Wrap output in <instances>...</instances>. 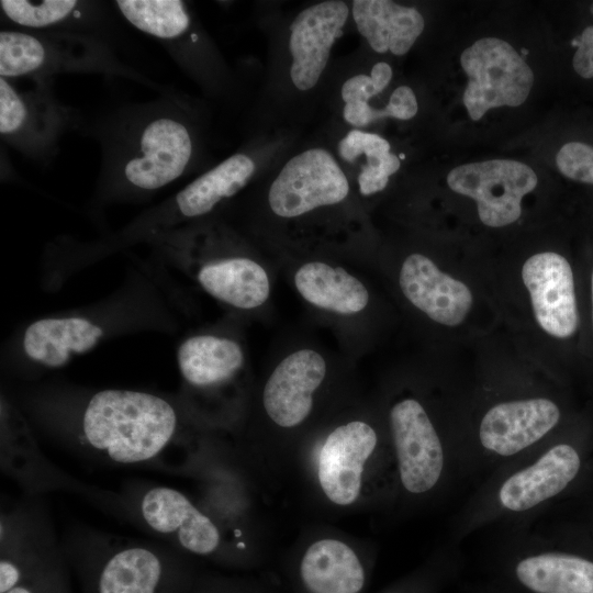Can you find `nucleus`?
Instances as JSON below:
<instances>
[{
    "label": "nucleus",
    "instance_id": "nucleus-1",
    "mask_svg": "<svg viewBox=\"0 0 593 593\" xmlns=\"http://www.w3.org/2000/svg\"><path fill=\"white\" fill-rule=\"evenodd\" d=\"M101 150L97 192L105 200L144 198L192 165L197 138L184 101L172 92L118 108L91 126Z\"/></svg>",
    "mask_w": 593,
    "mask_h": 593
},
{
    "label": "nucleus",
    "instance_id": "nucleus-2",
    "mask_svg": "<svg viewBox=\"0 0 593 593\" xmlns=\"http://www.w3.org/2000/svg\"><path fill=\"white\" fill-rule=\"evenodd\" d=\"M178 417L174 406L153 393L107 389L94 393L81 416L82 440L120 465L157 457L174 438Z\"/></svg>",
    "mask_w": 593,
    "mask_h": 593
},
{
    "label": "nucleus",
    "instance_id": "nucleus-3",
    "mask_svg": "<svg viewBox=\"0 0 593 593\" xmlns=\"http://www.w3.org/2000/svg\"><path fill=\"white\" fill-rule=\"evenodd\" d=\"M63 74L122 77L160 87L123 63L105 40L89 35L4 29L0 32V77L52 78Z\"/></svg>",
    "mask_w": 593,
    "mask_h": 593
},
{
    "label": "nucleus",
    "instance_id": "nucleus-4",
    "mask_svg": "<svg viewBox=\"0 0 593 593\" xmlns=\"http://www.w3.org/2000/svg\"><path fill=\"white\" fill-rule=\"evenodd\" d=\"M0 77L1 139L26 158L51 163L63 137L79 126V112L60 101L52 78Z\"/></svg>",
    "mask_w": 593,
    "mask_h": 593
},
{
    "label": "nucleus",
    "instance_id": "nucleus-5",
    "mask_svg": "<svg viewBox=\"0 0 593 593\" xmlns=\"http://www.w3.org/2000/svg\"><path fill=\"white\" fill-rule=\"evenodd\" d=\"M460 64L469 78L462 101L473 121L493 108L521 105L534 83L532 68L501 38L475 41L462 52Z\"/></svg>",
    "mask_w": 593,
    "mask_h": 593
},
{
    "label": "nucleus",
    "instance_id": "nucleus-6",
    "mask_svg": "<svg viewBox=\"0 0 593 593\" xmlns=\"http://www.w3.org/2000/svg\"><path fill=\"white\" fill-rule=\"evenodd\" d=\"M535 171L512 159L470 163L454 168L447 176L449 188L477 202L480 221L502 227L517 221L522 200L537 186Z\"/></svg>",
    "mask_w": 593,
    "mask_h": 593
},
{
    "label": "nucleus",
    "instance_id": "nucleus-7",
    "mask_svg": "<svg viewBox=\"0 0 593 593\" xmlns=\"http://www.w3.org/2000/svg\"><path fill=\"white\" fill-rule=\"evenodd\" d=\"M348 193L347 177L333 155L311 148L286 163L269 188L268 203L277 216L292 219L337 204Z\"/></svg>",
    "mask_w": 593,
    "mask_h": 593
},
{
    "label": "nucleus",
    "instance_id": "nucleus-8",
    "mask_svg": "<svg viewBox=\"0 0 593 593\" xmlns=\"http://www.w3.org/2000/svg\"><path fill=\"white\" fill-rule=\"evenodd\" d=\"M256 170L254 159L236 153L192 180L161 206L132 225V234L156 235L183 220L204 216L239 192Z\"/></svg>",
    "mask_w": 593,
    "mask_h": 593
},
{
    "label": "nucleus",
    "instance_id": "nucleus-9",
    "mask_svg": "<svg viewBox=\"0 0 593 593\" xmlns=\"http://www.w3.org/2000/svg\"><path fill=\"white\" fill-rule=\"evenodd\" d=\"M402 484L412 493L429 491L438 481L444 452L424 407L414 399L396 403L390 412Z\"/></svg>",
    "mask_w": 593,
    "mask_h": 593
},
{
    "label": "nucleus",
    "instance_id": "nucleus-10",
    "mask_svg": "<svg viewBox=\"0 0 593 593\" xmlns=\"http://www.w3.org/2000/svg\"><path fill=\"white\" fill-rule=\"evenodd\" d=\"M522 279L539 326L557 338L572 336L579 326V313L568 260L553 251L535 254L524 262Z\"/></svg>",
    "mask_w": 593,
    "mask_h": 593
},
{
    "label": "nucleus",
    "instance_id": "nucleus-11",
    "mask_svg": "<svg viewBox=\"0 0 593 593\" xmlns=\"http://www.w3.org/2000/svg\"><path fill=\"white\" fill-rule=\"evenodd\" d=\"M348 15L346 2L328 0L305 8L293 20L289 40L290 77L299 90H310L320 80Z\"/></svg>",
    "mask_w": 593,
    "mask_h": 593
},
{
    "label": "nucleus",
    "instance_id": "nucleus-12",
    "mask_svg": "<svg viewBox=\"0 0 593 593\" xmlns=\"http://www.w3.org/2000/svg\"><path fill=\"white\" fill-rule=\"evenodd\" d=\"M324 357L311 348L286 356L266 381L262 403L267 415L280 427L301 424L311 413L313 394L326 376Z\"/></svg>",
    "mask_w": 593,
    "mask_h": 593
},
{
    "label": "nucleus",
    "instance_id": "nucleus-13",
    "mask_svg": "<svg viewBox=\"0 0 593 593\" xmlns=\"http://www.w3.org/2000/svg\"><path fill=\"white\" fill-rule=\"evenodd\" d=\"M377 434L362 421H351L336 427L322 446L318 480L333 503L349 505L360 493L366 460L374 450Z\"/></svg>",
    "mask_w": 593,
    "mask_h": 593
},
{
    "label": "nucleus",
    "instance_id": "nucleus-14",
    "mask_svg": "<svg viewBox=\"0 0 593 593\" xmlns=\"http://www.w3.org/2000/svg\"><path fill=\"white\" fill-rule=\"evenodd\" d=\"M399 283L404 296L416 309L441 325H460L473 303L472 293L463 282L443 272L422 254L405 258Z\"/></svg>",
    "mask_w": 593,
    "mask_h": 593
},
{
    "label": "nucleus",
    "instance_id": "nucleus-15",
    "mask_svg": "<svg viewBox=\"0 0 593 593\" xmlns=\"http://www.w3.org/2000/svg\"><path fill=\"white\" fill-rule=\"evenodd\" d=\"M559 418L558 406L548 399L500 403L483 416L480 440L495 454L512 456L542 438Z\"/></svg>",
    "mask_w": 593,
    "mask_h": 593
},
{
    "label": "nucleus",
    "instance_id": "nucleus-16",
    "mask_svg": "<svg viewBox=\"0 0 593 593\" xmlns=\"http://www.w3.org/2000/svg\"><path fill=\"white\" fill-rule=\"evenodd\" d=\"M139 510L154 532L174 537L192 553L209 555L220 544L215 524L176 489L155 486L148 490L142 497Z\"/></svg>",
    "mask_w": 593,
    "mask_h": 593
},
{
    "label": "nucleus",
    "instance_id": "nucleus-17",
    "mask_svg": "<svg viewBox=\"0 0 593 593\" xmlns=\"http://www.w3.org/2000/svg\"><path fill=\"white\" fill-rule=\"evenodd\" d=\"M0 9L2 15L18 29L89 35L109 42L105 38L107 12L100 2L2 0Z\"/></svg>",
    "mask_w": 593,
    "mask_h": 593
},
{
    "label": "nucleus",
    "instance_id": "nucleus-18",
    "mask_svg": "<svg viewBox=\"0 0 593 593\" xmlns=\"http://www.w3.org/2000/svg\"><path fill=\"white\" fill-rule=\"evenodd\" d=\"M579 469L575 449L567 444L557 445L534 465L511 475L500 489V502L514 512L529 510L560 493Z\"/></svg>",
    "mask_w": 593,
    "mask_h": 593
},
{
    "label": "nucleus",
    "instance_id": "nucleus-19",
    "mask_svg": "<svg viewBox=\"0 0 593 593\" xmlns=\"http://www.w3.org/2000/svg\"><path fill=\"white\" fill-rule=\"evenodd\" d=\"M103 328L82 316L46 317L31 323L23 334V350L33 361L60 368L72 355L85 354L99 343Z\"/></svg>",
    "mask_w": 593,
    "mask_h": 593
},
{
    "label": "nucleus",
    "instance_id": "nucleus-20",
    "mask_svg": "<svg viewBox=\"0 0 593 593\" xmlns=\"http://www.w3.org/2000/svg\"><path fill=\"white\" fill-rule=\"evenodd\" d=\"M197 280L211 296L240 310L261 306L270 294L265 268L243 256L205 260L198 267Z\"/></svg>",
    "mask_w": 593,
    "mask_h": 593
},
{
    "label": "nucleus",
    "instance_id": "nucleus-21",
    "mask_svg": "<svg viewBox=\"0 0 593 593\" xmlns=\"http://www.w3.org/2000/svg\"><path fill=\"white\" fill-rule=\"evenodd\" d=\"M351 14L359 33L380 54L405 55L425 26L415 8L389 0H355Z\"/></svg>",
    "mask_w": 593,
    "mask_h": 593
},
{
    "label": "nucleus",
    "instance_id": "nucleus-22",
    "mask_svg": "<svg viewBox=\"0 0 593 593\" xmlns=\"http://www.w3.org/2000/svg\"><path fill=\"white\" fill-rule=\"evenodd\" d=\"M294 284L306 302L337 314H357L369 302L368 290L357 277L322 261L302 265L294 275Z\"/></svg>",
    "mask_w": 593,
    "mask_h": 593
},
{
    "label": "nucleus",
    "instance_id": "nucleus-23",
    "mask_svg": "<svg viewBox=\"0 0 593 593\" xmlns=\"http://www.w3.org/2000/svg\"><path fill=\"white\" fill-rule=\"evenodd\" d=\"M177 362L188 384L209 388L233 378L244 365V353L240 345L231 338L199 334L180 344Z\"/></svg>",
    "mask_w": 593,
    "mask_h": 593
},
{
    "label": "nucleus",
    "instance_id": "nucleus-24",
    "mask_svg": "<svg viewBox=\"0 0 593 593\" xmlns=\"http://www.w3.org/2000/svg\"><path fill=\"white\" fill-rule=\"evenodd\" d=\"M301 578L311 593H359L363 568L354 550L336 539H322L305 551Z\"/></svg>",
    "mask_w": 593,
    "mask_h": 593
},
{
    "label": "nucleus",
    "instance_id": "nucleus-25",
    "mask_svg": "<svg viewBox=\"0 0 593 593\" xmlns=\"http://www.w3.org/2000/svg\"><path fill=\"white\" fill-rule=\"evenodd\" d=\"M516 575L536 593H593V562L573 555L527 557L517 564Z\"/></svg>",
    "mask_w": 593,
    "mask_h": 593
},
{
    "label": "nucleus",
    "instance_id": "nucleus-26",
    "mask_svg": "<svg viewBox=\"0 0 593 593\" xmlns=\"http://www.w3.org/2000/svg\"><path fill=\"white\" fill-rule=\"evenodd\" d=\"M165 575L161 558L143 546H128L102 564L97 593H159Z\"/></svg>",
    "mask_w": 593,
    "mask_h": 593
},
{
    "label": "nucleus",
    "instance_id": "nucleus-27",
    "mask_svg": "<svg viewBox=\"0 0 593 593\" xmlns=\"http://www.w3.org/2000/svg\"><path fill=\"white\" fill-rule=\"evenodd\" d=\"M559 171L567 178L593 184V147L580 143L564 144L556 156Z\"/></svg>",
    "mask_w": 593,
    "mask_h": 593
},
{
    "label": "nucleus",
    "instance_id": "nucleus-28",
    "mask_svg": "<svg viewBox=\"0 0 593 593\" xmlns=\"http://www.w3.org/2000/svg\"><path fill=\"white\" fill-rule=\"evenodd\" d=\"M367 159V165L358 175L359 191L362 195H371L382 191L389 182V177L395 174L401 166L399 157L391 152Z\"/></svg>",
    "mask_w": 593,
    "mask_h": 593
},
{
    "label": "nucleus",
    "instance_id": "nucleus-29",
    "mask_svg": "<svg viewBox=\"0 0 593 593\" xmlns=\"http://www.w3.org/2000/svg\"><path fill=\"white\" fill-rule=\"evenodd\" d=\"M389 142L374 133L360 130L349 131L338 143L339 156L349 163H354L359 156L367 158L382 156L390 153Z\"/></svg>",
    "mask_w": 593,
    "mask_h": 593
},
{
    "label": "nucleus",
    "instance_id": "nucleus-30",
    "mask_svg": "<svg viewBox=\"0 0 593 593\" xmlns=\"http://www.w3.org/2000/svg\"><path fill=\"white\" fill-rule=\"evenodd\" d=\"M382 92L372 78L367 75H356L347 79L340 90L342 99L347 102H368L369 99Z\"/></svg>",
    "mask_w": 593,
    "mask_h": 593
},
{
    "label": "nucleus",
    "instance_id": "nucleus-31",
    "mask_svg": "<svg viewBox=\"0 0 593 593\" xmlns=\"http://www.w3.org/2000/svg\"><path fill=\"white\" fill-rule=\"evenodd\" d=\"M572 65L580 77L593 78V26L585 27L580 35Z\"/></svg>",
    "mask_w": 593,
    "mask_h": 593
},
{
    "label": "nucleus",
    "instance_id": "nucleus-32",
    "mask_svg": "<svg viewBox=\"0 0 593 593\" xmlns=\"http://www.w3.org/2000/svg\"><path fill=\"white\" fill-rule=\"evenodd\" d=\"M388 105L392 111V118L410 120L417 113L418 105L414 91L407 86L398 87L391 94Z\"/></svg>",
    "mask_w": 593,
    "mask_h": 593
},
{
    "label": "nucleus",
    "instance_id": "nucleus-33",
    "mask_svg": "<svg viewBox=\"0 0 593 593\" xmlns=\"http://www.w3.org/2000/svg\"><path fill=\"white\" fill-rule=\"evenodd\" d=\"M0 593H49L48 589H43L41 583H36L34 580H31L29 575L22 572L21 579L12 588Z\"/></svg>",
    "mask_w": 593,
    "mask_h": 593
},
{
    "label": "nucleus",
    "instance_id": "nucleus-34",
    "mask_svg": "<svg viewBox=\"0 0 593 593\" xmlns=\"http://www.w3.org/2000/svg\"><path fill=\"white\" fill-rule=\"evenodd\" d=\"M370 77L379 89L383 91L392 79V68L384 61L377 63L371 69Z\"/></svg>",
    "mask_w": 593,
    "mask_h": 593
},
{
    "label": "nucleus",
    "instance_id": "nucleus-35",
    "mask_svg": "<svg viewBox=\"0 0 593 593\" xmlns=\"http://www.w3.org/2000/svg\"><path fill=\"white\" fill-rule=\"evenodd\" d=\"M591 288H592V303H593V272H592Z\"/></svg>",
    "mask_w": 593,
    "mask_h": 593
}]
</instances>
